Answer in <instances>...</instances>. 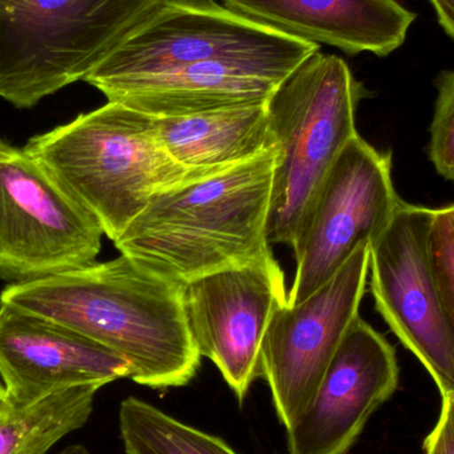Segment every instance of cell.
Masks as SVG:
<instances>
[{
  "instance_id": "cell-9",
  "label": "cell",
  "mask_w": 454,
  "mask_h": 454,
  "mask_svg": "<svg viewBox=\"0 0 454 454\" xmlns=\"http://www.w3.org/2000/svg\"><path fill=\"white\" fill-rule=\"evenodd\" d=\"M400 202L391 154L355 136L323 181L291 246L296 271L287 303H301L327 283L362 243L386 229Z\"/></svg>"
},
{
  "instance_id": "cell-11",
  "label": "cell",
  "mask_w": 454,
  "mask_h": 454,
  "mask_svg": "<svg viewBox=\"0 0 454 454\" xmlns=\"http://www.w3.org/2000/svg\"><path fill=\"white\" fill-rule=\"evenodd\" d=\"M287 294L272 250L184 286L194 346L217 365L240 402L261 376L264 333L275 311L287 304Z\"/></svg>"
},
{
  "instance_id": "cell-18",
  "label": "cell",
  "mask_w": 454,
  "mask_h": 454,
  "mask_svg": "<svg viewBox=\"0 0 454 454\" xmlns=\"http://www.w3.org/2000/svg\"><path fill=\"white\" fill-rule=\"evenodd\" d=\"M119 419L127 454H238L218 437L192 428L136 397L121 403Z\"/></svg>"
},
{
  "instance_id": "cell-15",
  "label": "cell",
  "mask_w": 454,
  "mask_h": 454,
  "mask_svg": "<svg viewBox=\"0 0 454 454\" xmlns=\"http://www.w3.org/2000/svg\"><path fill=\"white\" fill-rule=\"evenodd\" d=\"M227 8L274 31L349 55L388 56L404 44L412 11L397 0H223Z\"/></svg>"
},
{
  "instance_id": "cell-25",
  "label": "cell",
  "mask_w": 454,
  "mask_h": 454,
  "mask_svg": "<svg viewBox=\"0 0 454 454\" xmlns=\"http://www.w3.org/2000/svg\"><path fill=\"white\" fill-rule=\"evenodd\" d=\"M453 403H454V397H452Z\"/></svg>"
},
{
  "instance_id": "cell-13",
  "label": "cell",
  "mask_w": 454,
  "mask_h": 454,
  "mask_svg": "<svg viewBox=\"0 0 454 454\" xmlns=\"http://www.w3.org/2000/svg\"><path fill=\"white\" fill-rule=\"evenodd\" d=\"M129 363L55 320L0 304V378L7 404L26 407L61 389L130 378Z\"/></svg>"
},
{
  "instance_id": "cell-10",
  "label": "cell",
  "mask_w": 454,
  "mask_h": 454,
  "mask_svg": "<svg viewBox=\"0 0 454 454\" xmlns=\"http://www.w3.org/2000/svg\"><path fill=\"white\" fill-rule=\"evenodd\" d=\"M370 277V243L298 304L275 311L261 349V376L286 428L309 407L331 359L359 309Z\"/></svg>"
},
{
  "instance_id": "cell-5",
  "label": "cell",
  "mask_w": 454,
  "mask_h": 454,
  "mask_svg": "<svg viewBox=\"0 0 454 454\" xmlns=\"http://www.w3.org/2000/svg\"><path fill=\"white\" fill-rule=\"evenodd\" d=\"M162 0H0V98L16 108L95 71Z\"/></svg>"
},
{
  "instance_id": "cell-8",
  "label": "cell",
  "mask_w": 454,
  "mask_h": 454,
  "mask_svg": "<svg viewBox=\"0 0 454 454\" xmlns=\"http://www.w3.org/2000/svg\"><path fill=\"white\" fill-rule=\"evenodd\" d=\"M103 235L26 148L0 138V278L27 282L87 266Z\"/></svg>"
},
{
  "instance_id": "cell-2",
  "label": "cell",
  "mask_w": 454,
  "mask_h": 454,
  "mask_svg": "<svg viewBox=\"0 0 454 454\" xmlns=\"http://www.w3.org/2000/svg\"><path fill=\"white\" fill-rule=\"evenodd\" d=\"M277 146L215 175L157 193L114 246L185 286L271 250L267 238Z\"/></svg>"
},
{
  "instance_id": "cell-3",
  "label": "cell",
  "mask_w": 454,
  "mask_h": 454,
  "mask_svg": "<svg viewBox=\"0 0 454 454\" xmlns=\"http://www.w3.org/2000/svg\"><path fill=\"white\" fill-rule=\"evenodd\" d=\"M24 148L112 242L157 193L200 177L169 156L154 117L114 101L35 136Z\"/></svg>"
},
{
  "instance_id": "cell-23",
  "label": "cell",
  "mask_w": 454,
  "mask_h": 454,
  "mask_svg": "<svg viewBox=\"0 0 454 454\" xmlns=\"http://www.w3.org/2000/svg\"><path fill=\"white\" fill-rule=\"evenodd\" d=\"M59 454H90V452L82 445H71Z\"/></svg>"
},
{
  "instance_id": "cell-20",
  "label": "cell",
  "mask_w": 454,
  "mask_h": 454,
  "mask_svg": "<svg viewBox=\"0 0 454 454\" xmlns=\"http://www.w3.org/2000/svg\"><path fill=\"white\" fill-rule=\"evenodd\" d=\"M431 251L442 301L454 327V204L434 209Z\"/></svg>"
},
{
  "instance_id": "cell-22",
  "label": "cell",
  "mask_w": 454,
  "mask_h": 454,
  "mask_svg": "<svg viewBox=\"0 0 454 454\" xmlns=\"http://www.w3.org/2000/svg\"><path fill=\"white\" fill-rule=\"evenodd\" d=\"M436 12L437 20L454 40V0H428Z\"/></svg>"
},
{
  "instance_id": "cell-14",
  "label": "cell",
  "mask_w": 454,
  "mask_h": 454,
  "mask_svg": "<svg viewBox=\"0 0 454 454\" xmlns=\"http://www.w3.org/2000/svg\"><path fill=\"white\" fill-rule=\"evenodd\" d=\"M299 64L215 60L101 87L108 101L152 117H181L266 104Z\"/></svg>"
},
{
  "instance_id": "cell-7",
  "label": "cell",
  "mask_w": 454,
  "mask_h": 454,
  "mask_svg": "<svg viewBox=\"0 0 454 454\" xmlns=\"http://www.w3.org/2000/svg\"><path fill=\"white\" fill-rule=\"evenodd\" d=\"M434 209L400 202L370 243L371 291L392 333L454 397V327L432 261Z\"/></svg>"
},
{
  "instance_id": "cell-4",
  "label": "cell",
  "mask_w": 454,
  "mask_h": 454,
  "mask_svg": "<svg viewBox=\"0 0 454 454\" xmlns=\"http://www.w3.org/2000/svg\"><path fill=\"white\" fill-rule=\"evenodd\" d=\"M364 88L348 64L317 51L304 59L266 103L277 146L267 238L293 246L296 234L347 144L359 135L356 109Z\"/></svg>"
},
{
  "instance_id": "cell-24",
  "label": "cell",
  "mask_w": 454,
  "mask_h": 454,
  "mask_svg": "<svg viewBox=\"0 0 454 454\" xmlns=\"http://www.w3.org/2000/svg\"><path fill=\"white\" fill-rule=\"evenodd\" d=\"M7 397H5L4 388H3L2 383H0V410L7 407Z\"/></svg>"
},
{
  "instance_id": "cell-21",
  "label": "cell",
  "mask_w": 454,
  "mask_h": 454,
  "mask_svg": "<svg viewBox=\"0 0 454 454\" xmlns=\"http://www.w3.org/2000/svg\"><path fill=\"white\" fill-rule=\"evenodd\" d=\"M426 454H454V403L442 397V412L434 431L424 442Z\"/></svg>"
},
{
  "instance_id": "cell-6",
  "label": "cell",
  "mask_w": 454,
  "mask_h": 454,
  "mask_svg": "<svg viewBox=\"0 0 454 454\" xmlns=\"http://www.w3.org/2000/svg\"><path fill=\"white\" fill-rule=\"evenodd\" d=\"M317 51L213 0H162L84 82L100 90L215 60L301 64Z\"/></svg>"
},
{
  "instance_id": "cell-12",
  "label": "cell",
  "mask_w": 454,
  "mask_h": 454,
  "mask_svg": "<svg viewBox=\"0 0 454 454\" xmlns=\"http://www.w3.org/2000/svg\"><path fill=\"white\" fill-rule=\"evenodd\" d=\"M396 352L357 317L341 339L314 399L287 428L290 454H347L372 413L399 387Z\"/></svg>"
},
{
  "instance_id": "cell-16",
  "label": "cell",
  "mask_w": 454,
  "mask_h": 454,
  "mask_svg": "<svg viewBox=\"0 0 454 454\" xmlns=\"http://www.w3.org/2000/svg\"><path fill=\"white\" fill-rule=\"evenodd\" d=\"M169 156L193 175H215L274 148L266 104L154 117Z\"/></svg>"
},
{
  "instance_id": "cell-19",
  "label": "cell",
  "mask_w": 454,
  "mask_h": 454,
  "mask_svg": "<svg viewBox=\"0 0 454 454\" xmlns=\"http://www.w3.org/2000/svg\"><path fill=\"white\" fill-rule=\"evenodd\" d=\"M436 87L429 159L437 173L454 184V71L442 72Z\"/></svg>"
},
{
  "instance_id": "cell-1",
  "label": "cell",
  "mask_w": 454,
  "mask_h": 454,
  "mask_svg": "<svg viewBox=\"0 0 454 454\" xmlns=\"http://www.w3.org/2000/svg\"><path fill=\"white\" fill-rule=\"evenodd\" d=\"M0 304L55 320L103 344L129 363V379L141 386H186L201 364L186 319L184 286L122 254L11 283Z\"/></svg>"
},
{
  "instance_id": "cell-17",
  "label": "cell",
  "mask_w": 454,
  "mask_h": 454,
  "mask_svg": "<svg viewBox=\"0 0 454 454\" xmlns=\"http://www.w3.org/2000/svg\"><path fill=\"white\" fill-rule=\"evenodd\" d=\"M101 386L61 389L26 407L0 410V454H47L90 418Z\"/></svg>"
}]
</instances>
